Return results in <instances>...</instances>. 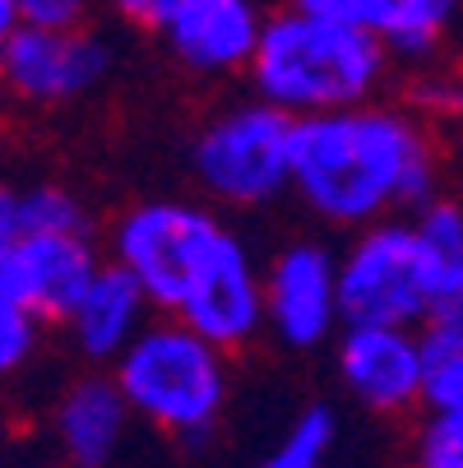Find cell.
<instances>
[{"mask_svg": "<svg viewBox=\"0 0 463 468\" xmlns=\"http://www.w3.org/2000/svg\"><path fill=\"white\" fill-rule=\"evenodd\" d=\"M107 255L144 283L158 315L195 324L227 353L264 334V264L214 199H140L111 218Z\"/></svg>", "mask_w": 463, "mask_h": 468, "instance_id": "1", "label": "cell"}, {"mask_svg": "<svg viewBox=\"0 0 463 468\" xmlns=\"http://www.w3.org/2000/svg\"><path fill=\"white\" fill-rule=\"evenodd\" d=\"M292 195L324 228L357 232L440 195L436 121L413 102H357L297 121Z\"/></svg>", "mask_w": 463, "mask_h": 468, "instance_id": "2", "label": "cell"}, {"mask_svg": "<svg viewBox=\"0 0 463 468\" xmlns=\"http://www.w3.org/2000/svg\"><path fill=\"white\" fill-rule=\"evenodd\" d=\"M394 51L357 24L310 15L301 5H283L269 15L250 60V93L301 116L343 112L357 102H375L389 89Z\"/></svg>", "mask_w": 463, "mask_h": 468, "instance_id": "3", "label": "cell"}, {"mask_svg": "<svg viewBox=\"0 0 463 468\" xmlns=\"http://www.w3.org/2000/svg\"><path fill=\"white\" fill-rule=\"evenodd\" d=\"M111 376L135 418L181 445L209 441L232 404V353L176 315H153L116 357Z\"/></svg>", "mask_w": 463, "mask_h": 468, "instance_id": "4", "label": "cell"}, {"mask_svg": "<svg viewBox=\"0 0 463 468\" xmlns=\"http://www.w3.org/2000/svg\"><path fill=\"white\" fill-rule=\"evenodd\" d=\"M297 116L269 98H237L214 107L190 140V176L205 199L227 214H255L292 195Z\"/></svg>", "mask_w": 463, "mask_h": 468, "instance_id": "5", "label": "cell"}, {"mask_svg": "<svg viewBox=\"0 0 463 468\" xmlns=\"http://www.w3.org/2000/svg\"><path fill=\"white\" fill-rule=\"evenodd\" d=\"M343 324H426L436 302L431 255L413 214L357 228L339 250Z\"/></svg>", "mask_w": 463, "mask_h": 468, "instance_id": "6", "label": "cell"}, {"mask_svg": "<svg viewBox=\"0 0 463 468\" xmlns=\"http://www.w3.org/2000/svg\"><path fill=\"white\" fill-rule=\"evenodd\" d=\"M343 329L339 250L320 237H292L264 260V334L283 353H315Z\"/></svg>", "mask_w": 463, "mask_h": 468, "instance_id": "7", "label": "cell"}, {"mask_svg": "<svg viewBox=\"0 0 463 468\" xmlns=\"http://www.w3.org/2000/svg\"><path fill=\"white\" fill-rule=\"evenodd\" d=\"M116 65L102 33L84 28H10L0 33V75L15 102L60 112L93 98Z\"/></svg>", "mask_w": 463, "mask_h": 468, "instance_id": "8", "label": "cell"}, {"mask_svg": "<svg viewBox=\"0 0 463 468\" xmlns=\"http://www.w3.org/2000/svg\"><path fill=\"white\" fill-rule=\"evenodd\" d=\"M334 376L371 418H408L426 404L422 324H343L334 339Z\"/></svg>", "mask_w": 463, "mask_h": 468, "instance_id": "9", "label": "cell"}, {"mask_svg": "<svg viewBox=\"0 0 463 468\" xmlns=\"http://www.w3.org/2000/svg\"><path fill=\"white\" fill-rule=\"evenodd\" d=\"M107 255L93 232H33L0 241V297L24 302L47 324H65L75 302L89 292Z\"/></svg>", "mask_w": 463, "mask_h": 468, "instance_id": "10", "label": "cell"}, {"mask_svg": "<svg viewBox=\"0 0 463 468\" xmlns=\"http://www.w3.org/2000/svg\"><path fill=\"white\" fill-rule=\"evenodd\" d=\"M135 409L121 389V380L111 376V367H84L79 376H70L47 413V436L56 459L79 463V468H116V459L130 445L135 431Z\"/></svg>", "mask_w": 463, "mask_h": 468, "instance_id": "11", "label": "cell"}, {"mask_svg": "<svg viewBox=\"0 0 463 468\" xmlns=\"http://www.w3.org/2000/svg\"><path fill=\"white\" fill-rule=\"evenodd\" d=\"M264 24H269V15L259 0H185L163 24L158 42L185 75L232 80L250 70Z\"/></svg>", "mask_w": 463, "mask_h": 468, "instance_id": "12", "label": "cell"}, {"mask_svg": "<svg viewBox=\"0 0 463 468\" xmlns=\"http://www.w3.org/2000/svg\"><path fill=\"white\" fill-rule=\"evenodd\" d=\"M153 315H158V306L149 302L144 283L107 255L98 279L75 302V311L65 315L60 329L84 367H116V357L140 339Z\"/></svg>", "mask_w": 463, "mask_h": 468, "instance_id": "13", "label": "cell"}, {"mask_svg": "<svg viewBox=\"0 0 463 468\" xmlns=\"http://www.w3.org/2000/svg\"><path fill=\"white\" fill-rule=\"evenodd\" d=\"M283 5L371 28L399 65H431L445 51L463 10L458 0H283Z\"/></svg>", "mask_w": 463, "mask_h": 468, "instance_id": "14", "label": "cell"}, {"mask_svg": "<svg viewBox=\"0 0 463 468\" xmlns=\"http://www.w3.org/2000/svg\"><path fill=\"white\" fill-rule=\"evenodd\" d=\"M413 223L422 232L431 274H436V302H431L426 324L463 334V205L449 195H436L431 205L413 214Z\"/></svg>", "mask_w": 463, "mask_h": 468, "instance_id": "15", "label": "cell"}, {"mask_svg": "<svg viewBox=\"0 0 463 468\" xmlns=\"http://www.w3.org/2000/svg\"><path fill=\"white\" fill-rule=\"evenodd\" d=\"M33 232H93L89 205L60 181H15L0 195V241Z\"/></svg>", "mask_w": 463, "mask_h": 468, "instance_id": "16", "label": "cell"}, {"mask_svg": "<svg viewBox=\"0 0 463 468\" xmlns=\"http://www.w3.org/2000/svg\"><path fill=\"white\" fill-rule=\"evenodd\" d=\"M334 450H339V413L334 404L320 399V404L297 409L250 468H329Z\"/></svg>", "mask_w": 463, "mask_h": 468, "instance_id": "17", "label": "cell"}, {"mask_svg": "<svg viewBox=\"0 0 463 468\" xmlns=\"http://www.w3.org/2000/svg\"><path fill=\"white\" fill-rule=\"evenodd\" d=\"M426 334V404L431 409H463V334L422 324Z\"/></svg>", "mask_w": 463, "mask_h": 468, "instance_id": "18", "label": "cell"}, {"mask_svg": "<svg viewBox=\"0 0 463 468\" xmlns=\"http://www.w3.org/2000/svg\"><path fill=\"white\" fill-rule=\"evenodd\" d=\"M408 468H463V409H431L413 431Z\"/></svg>", "mask_w": 463, "mask_h": 468, "instance_id": "19", "label": "cell"}, {"mask_svg": "<svg viewBox=\"0 0 463 468\" xmlns=\"http://www.w3.org/2000/svg\"><path fill=\"white\" fill-rule=\"evenodd\" d=\"M47 329L51 324L37 311H28L24 302L0 297V367H5V376H19L24 367L37 362Z\"/></svg>", "mask_w": 463, "mask_h": 468, "instance_id": "20", "label": "cell"}, {"mask_svg": "<svg viewBox=\"0 0 463 468\" xmlns=\"http://www.w3.org/2000/svg\"><path fill=\"white\" fill-rule=\"evenodd\" d=\"M98 0H0V33L10 28H84Z\"/></svg>", "mask_w": 463, "mask_h": 468, "instance_id": "21", "label": "cell"}, {"mask_svg": "<svg viewBox=\"0 0 463 468\" xmlns=\"http://www.w3.org/2000/svg\"><path fill=\"white\" fill-rule=\"evenodd\" d=\"M422 116L431 121H445V116H463V75L458 70H436V60L426 65V75L413 84V98H408Z\"/></svg>", "mask_w": 463, "mask_h": 468, "instance_id": "22", "label": "cell"}, {"mask_svg": "<svg viewBox=\"0 0 463 468\" xmlns=\"http://www.w3.org/2000/svg\"><path fill=\"white\" fill-rule=\"evenodd\" d=\"M185 5V0H107V10L130 24V28H144V33H163V24Z\"/></svg>", "mask_w": 463, "mask_h": 468, "instance_id": "23", "label": "cell"}, {"mask_svg": "<svg viewBox=\"0 0 463 468\" xmlns=\"http://www.w3.org/2000/svg\"><path fill=\"white\" fill-rule=\"evenodd\" d=\"M42 468H79V463H65V459H51V463H42Z\"/></svg>", "mask_w": 463, "mask_h": 468, "instance_id": "24", "label": "cell"}]
</instances>
